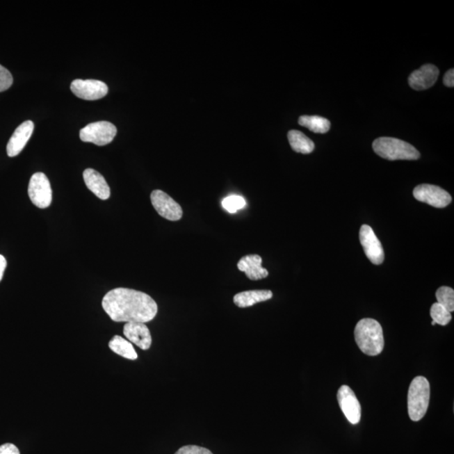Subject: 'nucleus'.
Instances as JSON below:
<instances>
[{
  "label": "nucleus",
  "mask_w": 454,
  "mask_h": 454,
  "mask_svg": "<svg viewBox=\"0 0 454 454\" xmlns=\"http://www.w3.org/2000/svg\"><path fill=\"white\" fill-rule=\"evenodd\" d=\"M13 84V77L10 72L5 67L0 65V93L9 90Z\"/></svg>",
  "instance_id": "obj_24"
},
{
  "label": "nucleus",
  "mask_w": 454,
  "mask_h": 454,
  "mask_svg": "<svg viewBox=\"0 0 454 454\" xmlns=\"http://www.w3.org/2000/svg\"><path fill=\"white\" fill-rule=\"evenodd\" d=\"M108 348L116 355L130 360H136L138 355L131 341L120 336H115L108 343Z\"/></svg>",
  "instance_id": "obj_19"
},
{
  "label": "nucleus",
  "mask_w": 454,
  "mask_h": 454,
  "mask_svg": "<svg viewBox=\"0 0 454 454\" xmlns=\"http://www.w3.org/2000/svg\"><path fill=\"white\" fill-rule=\"evenodd\" d=\"M431 395L428 380L423 376H417L412 381L408 391V414L410 419L419 421L428 412Z\"/></svg>",
  "instance_id": "obj_3"
},
{
  "label": "nucleus",
  "mask_w": 454,
  "mask_h": 454,
  "mask_svg": "<svg viewBox=\"0 0 454 454\" xmlns=\"http://www.w3.org/2000/svg\"><path fill=\"white\" fill-rule=\"evenodd\" d=\"M222 206L225 210L231 214H234L236 211L242 210L246 206V202L240 195H231L227 197L222 200Z\"/></svg>",
  "instance_id": "obj_23"
},
{
  "label": "nucleus",
  "mask_w": 454,
  "mask_h": 454,
  "mask_svg": "<svg viewBox=\"0 0 454 454\" xmlns=\"http://www.w3.org/2000/svg\"><path fill=\"white\" fill-rule=\"evenodd\" d=\"M175 454H213L211 450L197 445H187L180 448Z\"/></svg>",
  "instance_id": "obj_25"
},
{
  "label": "nucleus",
  "mask_w": 454,
  "mask_h": 454,
  "mask_svg": "<svg viewBox=\"0 0 454 454\" xmlns=\"http://www.w3.org/2000/svg\"><path fill=\"white\" fill-rule=\"evenodd\" d=\"M430 315H431L434 323L441 325H448L452 320L451 312L437 302L432 305Z\"/></svg>",
  "instance_id": "obj_21"
},
{
  "label": "nucleus",
  "mask_w": 454,
  "mask_h": 454,
  "mask_svg": "<svg viewBox=\"0 0 454 454\" xmlns=\"http://www.w3.org/2000/svg\"><path fill=\"white\" fill-rule=\"evenodd\" d=\"M151 202L159 215L171 222L182 218L183 210L175 200L162 190H154L151 194Z\"/></svg>",
  "instance_id": "obj_8"
},
{
  "label": "nucleus",
  "mask_w": 454,
  "mask_h": 454,
  "mask_svg": "<svg viewBox=\"0 0 454 454\" xmlns=\"http://www.w3.org/2000/svg\"><path fill=\"white\" fill-rule=\"evenodd\" d=\"M117 129L113 124L97 122L87 124L79 132L80 139L84 143H91L97 146H106L114 140Z\"/></svg>",
  "instance_id": "obj_5"
},
{
  "label": "nucleus",
  "mask_w": 454,
  "mask_h": 454,
  "mask_svg": "<svg viewBox=\"0 0 454 454\" xmlns=\"http://www.w3.org/2000/svg\"><path fill=\"white\" fill-rule=\"evenodd\" d=\"M299 124L315 133H327L331 128V122L327 119L318 115L300 116Z\"/></svg>",
  "instance_id": "obj_20"
},
{
  "label": "nucleus",
  "mask_w": 454,
  "mask_h": 454,
  "mask_svg": "<svg viewBox=\"0 0 454 454\" xmlns=\"http://www.w3.org/2000/svg\"><path fill=\"white\" fill-rule=\"evenodd\" d=\"M34 123L26 120L16 128L7 145V154L13 158L21 154L34 131Z\"/></svg>",
  "instance_id": "obj_14"
},
{
  "label": "nucleus",
  "mask_w": 454,
  "mask_h": 454,
  "mask_svg": "<svg viewBox=\"0 0 454 454\" xmlns=\"http://www.w3.org/2000/svg\"><path fill=\"white\" fill-rule=\"evenodd\" d=\"M102 307L115 323H149L159 311L158 305L150 295L127 288L108 291L103 298Z\"/></svg>",
  "instance_id": "obj_1"
},
{
  "label": "nucleus",
  "mask_w": 454,
  "mask_h": 454,
  "mask_svg": "<svg viewBox=\"0 0 454 454\" xmlns=\"http://www.w3.org/2000/svg\"><path fill=\"white\" fill-rule=\"evenodd\" d=\"M373 149L381 158L391 161L420 159V152L412 145L397 138H378L373 143Z\"/></svg>",
  "instance_id": "obj_4"
},
{
  "label": "nucleus",
  "mask_w": 454,
  "mask_h": 454,
  "mask_svg": "<svg viewBox=\"0 0 454 454\" xmlns=\"http://www.w3.org/2000/svg\"><path fill=\"white\" fill-rule=\"evenodd\" d=\"M439 76V68L432 64H425L410 75L409 84L415 90H428L435 84Z\"/></svg>",
  "instance_id": "obj_12"
},
{
  "label": "nucleus",
  "mask_w": 454,
  "mask_h": 454,
  "mask_svg": "<svg viewBox=\"0 0 454 454\" xmlns=\"http://www.w3.org/2000/svg\"><path fill=\"white\" fill-rule=\"evenodd\" d=\"M337 396L341 412L349 423L352 425L359 423L361 420L362 408L352 389L348 385H341Z\"/></svg>",
  "instance_id": "obj_9"
},
{
  "label": "nucleus",
  "mask_w": 454,
  "mask_h": 454,
  "mask_svg": "<svg viewBox=\"0 0 454 454\" xmlns=\"http://www.w3.org/2000/svg\"><path fill=\"white\" fill-rule=\"evenodd\" d=\"M413 195L419 202L436 208H445L452 202V197L447 191L432 184H420L414 188Z\"/></svg>",
  "instance_id": "obj_7"
},
{
  "label": "nucleus",
  "mask_w": 454,
  "mask_h": 454,
  "mask_svg": "<svg viewBox=\"0 0 454 454\" xmlns=\"http://www.w3.org/2000/svg\"><path fill=\"white\" fill-rule=\"evenodd\" d=\"M355 341L360 350L368 356H377L383 352L384 339L382 327L376 320L362 319L356 325Z\"/></svg>",
  "instance_id": "obj_2"
},
{
  "label": "nucleus",
  "mask_w": 454,
  "mask_h": 454,
  "mask_svg": "<svg viewBox=\"0 0 454 454\" xmlns=\"http://www.w3.org/2000/svg\"><path fill=\"white\" fill-rule=\"evenodd\" d=\"M437 303L443 305L449 312L454 311V291L448 286H441L436 292Z\"/></svg>",
  "instance_id": "obj_22"
},
{
  "label": "nucleus",
  "mask_w": 454,
  "mask_h": 454,
  "mask_svg": "<svg viewBox=\"0 0 454 454\" xmlns=\"http://www.w3.org/2000/svg\"><path fill=\"white\" fill-rule=\"evenodd\" d=\"M0 454H21L15 445L6 444L0 446Z\"/></svg>",
  "instance_id": "obj_26"
},
{
  "label": "nucleus",
  "mask_w": 454,
  "mask_h": 454,
  "mask_svg": "<svg viewBox=\"0 0 454 454\" xmlns=\"http://www.w3.org/2000/svg\"><path fill=\"white\" fill-rule=\"evenodd\" d=\"M359 240L365 254L373 264L380 265L384 262V252L382 244L378 239L373 229L368 225L360 228Z\"/></svg>",
  "instance_id": "obj_11"
},
{
  "label": "nucleus",
  "mask_w": 454,
  "mask_h": 454,
  "mask_svg": "<svg viewBox=\"0 0 454 454\" xmlns=\"http://www.w3.org/2000/svg\"><path fill=\"white\" fill-rule=\"evenodd\" d=\"M31 202L35 206L46 209L51 206L52 202V190L49 179L43 172H35L32 175L29 187H28Z\"/></svg>",
  "instance_id": "obj_6"
},
{
  "label": "nucleus",
  "mask_w": 454,
  "mask_h": 454,
  "mask_svg": "<svg viewBox=\"0 0 454 454\" xmlns=\"http://www.w3.org/2000/svg\"><path fill=\"white\" fill-rule=\"evenodd\" d=\"M123 333L127 340L143 349L148 350L152 346V339L149 329L145 323H128L124 325Z\"/></svg>",
  "instance_id": "obj_13"
},
{
  "label": "nucleus",
  "mask_w": 454,
  "mask_h": 454,
  "mask_svg": "<svg viewBox=\"0 0 454 454\" xmlns=\"http://www.w3.org/2000/svg\"><path fill=\"white\" fill-rule=\"evenodd\" d=\"M432 325H436V323H434V321H432Z\"/></svg>",
  "instance_id": "obj_29"
},
{
  "label": "nucleus",
  "mask_w": 454,
  "mask_h": 454,
  "mask_svg": "<svg viewBox=\"0 0 454 454\" xmlns=\"http://www.w3.org/2000/svg\"><path fill=\"white\" fill-rule=\"evenodd\" d=\"M273 292L271 291H248L238 293L233 298V302L239 308H247L252 307L258 303L264 302L272 299Z\"/></svg>",
  "instance_id": "obj_17"
},
{
  "label": "nucleus",
  "mask_w": 454,
  "mask_h": 454,
  "mask_svg": "<svg viewBox=\"0 0 454 454\" xmlns=\"http://www.w3.org/2000/svg\"><path fill=\"white\" fill-rule=\"evenodd\" d=\"M288 139L292 149L299 154H309L314 150V143L300 131H289Z\"/></svg>",
  "instance_id": "obj_18"
},
{
  "label": "nucleus",
  "mask_w": 454,
  "mask_h": 454,
  "mask_svg": "<svg viewBox=\"0 0 454 454\" xmlns=\"http://www.w3.org/2000/svg\"><path fill=\"white\" fill-rule=\"evenodd\" d=\"M71 91L78 98L86 100H97L108 94L106 83L95 79H75L71 83Z\"/></svg>",
  "instance_id": "obj_10"
},
{
  "label": "nucleus",
  "mask_w": 454,
  "mask_h": 454,
  "mask_svg": "<svg viewBox=\"0 0 454 454\" xmlns=\"http://www.w3.org/2000/svg\"><path fill=\"white\" fill-rule=\"evenodd\" d=\"M444 83L446 86L449 88H453L454 86V70L453 68L446 72L444 77Z\"/></svg>",
  "instance_id": "obj_27"
},
{
  "label": "nucleus",
  "mask_w": 454,
  "mask_h": 454,
  "mask_svg": "<svg viewBox=\"0 0 454 454\" xmlns=\"http://www.w3.org/2000/svg\"><path fill=\"white\" fill-rule=\"evenodd\" d=\"M83 179L88 190L98 197L100 200H106L110 198L111 188L106 180L93 168H87L83 172Z\"/></svg>",
  "instance_id": "obj_16"
},
{
  "label": "nucleus",
  "mask_w": 454,
  "mask_h": 454,
  "mask_svg": "<svg viewBox=\"0 0 454 454\" xmlns=\"http://www.w3.org/2000/svg\"><path fill=\"white\" fill-rule=\"evenodd\" d=\"M7 266V262L5 257L0 255V281H1L3 273H5Z\"/></svg>",
  "instance_id": "obj_28"
},
{
  "label": "nucleus",
  "mask_w": 454,
  "mask_h": 454,
  "mask_svg": "<svg viewBox=\"0 0 454 454\" xmlns=\"http://www.w3.org/2000/svg\"><path fill=\"white\" fill-rule=\"evenodd\" d=\"M262 263L263 259L259 255H247L239 260L238 268L245 273L249 279L260 280L268 276V271L263 268Z\"/></svg>",
  "instance_id": "obj_15"
}]
</instances>
